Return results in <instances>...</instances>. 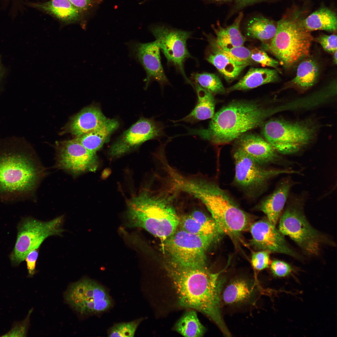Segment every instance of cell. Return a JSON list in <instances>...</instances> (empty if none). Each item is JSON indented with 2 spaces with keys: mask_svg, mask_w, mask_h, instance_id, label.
I'll return each mask as SVG.
<instances>
[{
  "mask_svg": "<svg viewBox=\"0 0 337 337\" xmlns=\"http://www.w3.org/2000/svg\"><path fill=\"white\" fill-rule=\"evenodd\" d=\"M164 267L178 295L180 305L201 312L212 320L226 336L231 334L222 313L220 299L225 278L207 266L188 267L168 261Z\"/></svg>",
  "mask_w": 337,
  "mask_h": 337,
  "instance_id": "1",
  "label": "cell"
},
{
  "mask_svg": "<svg viewBox=\"0 0 337 337\" xmlns=\"http://www.w3.org/2000/svg\"><path fill=\"white\" fill-rule=\"evenodd\" d=\"M25 140L15 136L0 139V199L5 201L32 197L46 170Z\"/></svg>",
  "mask_w": 337,
  "mask_h": 337,
  "instance_id": "2",
  "label": "cell"
},
{
  "mask_svg": "<svg viewBox=\"0 0 337 337\" xmlns=\"http://www.w3.org/2000/svg\"><path fill=\"white\" fill-rule=\"evenodd\" d=\"M276 110L259 101L233 100L214 114L207 128L189 129L188 134L198 135L215 145L229 144L262 125Z\"/></svg>",
  "mask_w": 337,
  "mask_h": 337,
  "instance_id": "3",
  "label": "cell"
},
{
  "mask_svg": "<svg viewBox=\"0 0 337 337\" xmlns=\"http://www.w3.org/2000/svg\"><path fill=\"white\" fill-rule=\"evenodd\" d=\"M174 196L162 192L153 194L144 191L133 198L127 205L128 225L143 228L165 240L179 224L180 218L173 204Z\"/></svg>",
  "mask_w": 337,
  "mask_h": 337,
  "instance_id": "4",
  "label": "cell"
},
{
  "mask_svg": "<svg viewBox=\"0 0 337 337\" xmlns=\"http://www.w3.org/2000/svg\"><path fill=\"white\" fill-rule=\"evenodd\" d=\"M313 40L310 32L304 27L303 19L294 14L278 21L274 36L268 42L262 43L261 47L288 68L309 56Z\"/></svg>",
  "mask_w": 337,
  "mask_h": 337,
  "instance_id": "5",
  "label": "cell"
},
{
  "mask_svg": "<svg viewBox=\"0 0 337 337\" xmlns=\"http://www.w3.org/2000/svg\"><path fill=\"white\" fill-rule=\"evenodd\" d=\"M200 200L224 234L232 238H239L252 223V216L241 209L229 193L217 183L207 180Z\"/></svg>",
  "mask_w": 337,
  "mask_h": 337,
  "instance_id": "6",
  "label": "cell"
},
{
  "mask_svg": "<svg viewBox=\"0 0 337 337\" xmlns=\"http://www.w3.org/2000/svg\"><path fill=\"white\" fill-rule=\"evenodd\" d=\"M279 219L278 229L284 236L293 241L307 255H318L327 237L312 226L305 215L302 199L297 197L288 199Z\"/></svg>",
  "mask_w": 337,
  "mask_h": 337,
  "instance_id": "7",
  "label": "cell"
},
{
  "mask_svg": "<svg viewBox=\"0 0 337 337\" xmlns=\"http://www.w3.org/2000/svg\"><path fill=\"white\" fill-rule=\"evenodd\" d=\"M264 139L280 154L296 153L314 139L317 127L312 122L291 121L282 119L269 120L263 124Z\"/></svg>",
  "mask_w": 337,
  "mask_h": 337,
  "instance_id": "8",
  "label": "cell"
},
{
  "mask_svg": "<svg viewBox=\"0 0 337 337\" xmlns=\"http://www.w3.org/2000/svg\"><path fill=\"white\" fill-rule=\"evenodd\" d=\"M234 184L247 197L255 198L267 188L270 181L283 174H300V171L290 168L267 167L254 160L242 151L235 149Z\"/></svg>",
  "mask_w": 337,
  "mask_h": 337,
  "instance_id": "9",
  "label": "cell"
},
{
  "mask_svg": "<svg viewBox=\"0 0 337 337\" xmlns=\"http://www.w3.org/2000/svg\"><path fill=\"white\" fill-rule=\"evenodd\" d=\"M213 238L193 234L181 227L164 240L169 261L188 267L206 266V253Z\"/></svg>",
  "mask_w": 337,
  "mask_h": 337,
  "instance_id": "10",
  "label": "cell"
},
{
  "mask_svg": "<svg viewBox=\"0 0 337 337\" xmlns=\"http://www.w3.org/2000/svg\"><path fill=\"white\" fill-rule=\"evenodd\" d=\"M64 218L62 215L47 221L31 217L25 219L19 227L15 245L11 256L12 263L17 265L24 261L30 252L38 249L48 237L61 236L65 231L62 227Z\"/></svg>",
  "mask_w": 337,
  "mask_h": 337,
  "instance_id": "11",
  "label": "cell"
},
{
  "mask_svg": "<svg viewBox=\"0 0 337 337\" xmlns=\"http://www.w3.org/2000/svg\"><path fill=\"white\" fill-rule=\"evenodd\" d=\"M150 30L167 59L168 64L175 67L186 82L193 87V84L186 75L184 66L186 60L193 58L186 44L192 32L162 25L153 26Z\"/></svg>",
  "mask_w": 337,
  "mask_h": 337,
  "instance_id": "12",
  "label": "cell"
},
{
  "mask_svg": "<svg viewBox=\"0 0 337 337\" xmlns=\"http://www.w3.org/2000/svg\"><path fill=\"white\" fill-rule=\"evenodd\" d=\"M55 167L76 177L94 171L98 165L96 153L85 148L76 138L57 142Z\"/></svg>",
  "mask_w": 337,
  "mask_h": 337,
  "instance_id": "13",
  "label": "cell"
},
{
  "mask_svg": "<svg viewBox=\"0 0 337 337\" xmlns=\"http://www.w3.org/2000/svg\"><path fill=\"white\" fill-rule=\"evenodd\" d=\"M164 125L153 119L141 118L125 131L110 147L113 157L122 155L139 147L145 142L164 136Z\"/></svg>",
  "mask_w": 337,
  "mask_h": 337,
  "instance_id": "14",
  "label": "cell"
},
{
  "mask_svg": "<svg viewBox=\"0 0 337 337\" xmlns=\"http://www.w3.org/2000/svg\"><path fill=\"white\" fill-rule=\"evenodd\" d=\"M130 56L139 62L146 74L145 88L153 81L161 86L169 84L161 61L160 48L155 41L143 43L135 41L127 43Z\"/></svg>",
  "mask_w": 337,
  "mask_h": 337,
  "instance_id": "15",
  "label": "cell"
},
{
  "mask_svg": "<svg viewBox=\"0 0 337 337\" xmlns=\"http://www.w3.org/2000/svg\"><path fill=\"white\" fill-rule=\"evenodd\" d=\"M267 219L252 223L249 228L251 244L257 249L281 253L298 258L299 255L290 247L284 236Z\"/></svg>",
  "mask_w": 337,
  "mask_h": 337,
  "instance_id": "16",
  "label": "cell"
},
{
  "mask_svg": "<svg viewBox=\"0 0 337 337\" xmlns=\"http://www.w3.org/2000/svg\"><path fill=\"white\" fill-rule=\"evenodd\" d=\"M235 149L242 151L257 163L266 166L285 162L282 157L264 138L245 133L236 140Z\"/></svg>",
  "mask_w": 337,
  "mask_h": 337,
  "instance_id": "17",
  "label": "cell"
},
{
  "mask_svg": "<svg viewBox=\"0 0 337 337\" xmlns=\"http://www.w3.org/2000/svg\"><path fill=\"white\" fill-rule=\"evenodd\" d=\"M255 282L246 277L239 276L229 280L225 278L220 293L221 304L237 307L250 303L257 293Z\"/></svg>",
  "mask_w": 337,
  "mask_h": 337,
  "instance_id": "18",
  "label": "cell"
},
{
  "mask_svg": "<svg viewBox=\"0 0 337 337\" xmlns=\"http://www.w3.org/2000/svg\"><path fill=\"white\" fill-rule=\"evenodd\" d=\"M294 182L290 178L281 180L274 191L265 198L258 205L267 219L276 226L282 214Z\"/></svg>",
  "mask_w": 337,
  "mask_h": 337,
  "instance_id": "19",
  "label": "cell"
},
{
  "mask_svg": "<svg viewBox=\"0 0 337 337\" xmlns=\"http://www.w3.org/2000/svg\"><path fill=\"white\" fill-rule=\"evenodd\" d=\"M181 227L190 233L215 240L223 234L212 218L199 210H195L180 220Z\"/></svg>",
  "mask_w": 337,
  "mask_h": 337,
  "instance_id": "20",
  "label": "cell"
},
{
  "mask_svg": "<svg viewBox=\"0 0 337 337\" xmlns=\"http://www.w3.org/2000/svg\"><path fill=\"white\" fill-rule=\"evenodd\" d=\"M107 119L99 107L89 106L72 118L68 125V130L77 137L96 129Z\"/></svg>",
  "mask_w": 337,
  "mask_h": 337,
  "instance_id": "21",
  "label": "cell"
},
{
  "mask_svg": "<svg viewBox=\"0 0 337 337\" xmlns=\"http://www.w3.org/2000/svg\"><path fill=\"white\" fill-rule=\"evenodd\" d=\"M206 36L210 50L206 60L214 66L227 81L236 79L246 66L236 64L219 50L215 38L208 35Z\"/></svg>",
  "mask_w": 337,
  "mask_h": 337,
  "instance_id": "22",
  "label": "cell"
},
{
  "mask_svg": "<svg viewBox=\"0 0 337 337\" xmlns=\"http://www.w3.org/2000/svg\"><path fill=\"white\" fill-rule=\"evenodd\" d=\"M193 85L198 96L195 107L188 115L174 122L183 121L193 124L213 117L216 103L213 95L198 84L194 83Z\"/></svg>",
  "mask_w": 337,
  "mask_h": 337,
  "instance_id": "23",
  "label": "cell"
},
{
  "mask_svg": "<svg viewBox=\"0 0 337 337\" xmlns=\"http://www.w3.org/2000/svg\"><path fill=\"white\" fill-rule=\"evenodd\" d=\"M279 80L276 70L251 68L239 81L228 88L227 92L250 89L266 84L275 82Z\"/></svg>",
  "mask_w": 337,
  "mask_h": 337,
  "instance_id": "24",
  "label": "cell"
},
{
  "mask_svg": "<svg viewBox=\"0 0 337 337\" xmlns=\"http://www.w3.org/2000/svg\"><path fill=\"white\" fill-rule=\"evenodd\" d=\"M119 125V123L116 120L108 118L96 129L76 138L88 150L96 153Z\"/></svg>",
  "mask_w": 337,
  "mask_h": 337,
  "instance_id": "25",
  "label": "cell"
},
{
  "mask_svg": "<svg viewBox=\"0 0 337 337\" xmlns=\"http://www.w3.org/2000/svg\"><path fill=\"white\" fill-rule=\"evenodd\" d=\"M29 5L65 22H75L80 17V11L68 0H50L42 3H31Z\"/></svg>",
  "mask_w": 337,
  "mask_h": 337,
  "instance_id": "26",
  "label": "cell"
},
{
  "mask_svg": "<svg viewBox=\"0 0 337 337\" xmlns=\"http://www.w3.org/2000/svg\"><path fill=\"white\" fill-rule=\"evenodd\" d=\"M243 17L240 12L230 26L226 28L218 24L217 28H214L216 35L215 38L218 46L221 49H230L243 46L246 41V37L241 33L240 26Z\"/></svg>",
  "mask_w": 337,
  "mask_h": 337,
  "instance_id": "27",
  "label": "cell"
},
{
  "mask_svg": "<svg viewBox=\"0 0 337 337\" xmlns=\"http://www.w3.org/2000/svg\"><path fill=\"white\" fill-rule=\"evenodd\" d=\"M277 25L272 20L258 16L251 19L247 23L245 31L247 35L266 43L274 36Z\"/></svg>",
  "mask_w": 337,
  "mask_h": 337,
  "instance_id": "28",
  "label": "cell"
},
{
  "mask_svg": "<svg viewBox=\"0 0 337 337\" xmlns=\"http://www.w3.org/2000/svg\"><path fill=\"white\" fill-rule=\"evenodd\" d=\"M303 23L310 32L316 30L335 32L337 27V16L335 12L330 9L322 8L303 19Z\"/></svg>",
  "mask_w": 337,
  "mask_h": 337,
  "instance_id": "29",
  "label": "cell"
},
{
  "mask_svg": "<svg viewBox=\"0 0 337 337\" xmlns=\"http://www.w3.org/2000/svg\"><path fill=\"white\" fill-rule=\"evenodd\" d=\"M319 66L312 58H307L299 64L295 76L290 82L292 85L305 90L312 86L319 75Z\"/></svg>",
  "mask_w": 337,
  "mask_h": 337,
  "instance_id": "30",
  "label": "cell"
},
{
  "mask_svg": "<svg viewBox=\"0 0 337 337\" xmlns=\"http://www.w3.org/2000/svg\"><path fill=\"white\" fill-rule=\"evenodd\" d=\"M174 330L185 337H202L206 330L194 310L185 313L176 324Z\"/></svg>",
  "mask_w": 337,
  "mask_h": 337,
  "instance_id": "31",
  "label": "cell"
},
{
  "mask_svg": "<svg viewBox=\"0 0 337 337\" xmlns=\"http://www.w3.org/2000/svg\"><path fill=\"white\" fill-rule=\"evenodd\" d=\"M191 78L193 82L213 95L224 94L226 92L221 81L216 74L208 72L194 73Z\"/></svg>",
  "mask_w": 337,
  "mask_h": 337,
  "instance_id": "32",
  "label": "cell"
},
{
  "mask_svg": "<svg viewBox=\"0 0 337 337\" xmlns=\"http://www.w3.org/2000/svg\"><path fill=\"white\" fill-rule=\"evenodd\" d=\"M217 46L223 53L237 65L247 66L250 64L252 60L250 50L243 46L227 49H221Z\"/></svg>",
  "mask_w": 337,
  "mask_h": 337,
  "instance_id": "33",
  "label": "cell"
},
{
  "mask_svg": "<svg viewBox=\"0 0 337 337\" xmlns=\"http://www.w3.org/2000/svg\"><path fill=\"white\" fill-rule=\"evenodd\" d=\"M142 318L128 322L121 323L114 325L110 330L109 337H133Z\"/></svg>",
  "mask_w": 337,
  "mask_h": 337,
  "instance_id": "34",
  "label": "cell"
},
{
  "mask_svg": "<svg viewBox=\"0 0 337 337\" xmlns=\"http://www.w3.org/2000/svg\"><path fill=\"white\" fill-rule=\"evenodd\" d=\"M93 287L95 294V313L106 310L112 305L110 296L104 288L94 281Z\"/></svg>",
  "mask_w": 337,
  "mask_h": 337,
  "instance_id": "35",
  "label": "cell"
},
{
  "mask_svg": "<svg viewBox=\"0 0 337 337\" xmlns=\"http://www.w3.org/2000/svg\"><path fill=\"white\" fill-rule=\"evenodd\" d=\"M250 51L251 60L261 64L263 66L277 68L279 65L277 61L269 56L262 49L255 47L250 50Z\"/></svg>",
  "mask_w": 337,
  "mask_h": 337,
  "instance_id": "36",
  "label": "cell"
},
{
  "mask_svg": "<svg viewBox=\"0 0 337 337\" xmlns=\"http://www.w3.org/2000/svg\"><path fill=\"white\" fill-rule=\"evenodd\" d=\"M270 253L266 250L253 252L251 262L254 268L260 271L268 267L270 263Z\"/></svg>",
  "mask_w": 337,
  "mask_h": 337,
  "instance_id": "37",
  "label": "cell"
},
{
  "mask_svg": "<svg viewBox=\"0 0 337 337\" xmlns=\"http://www.w3.org/2000/svg\"><path fill=\"white\" fill-rule=\"evenodd\" d=\"M271 269L274 276L276 277H282L289 275L293 269L287 263L278 260L273 261L271 264Z\"/></svg>",
  "mask_w": 337,
  "mask_h": 337,
  "instance_id": "38",
  "label": "cell"
},
{
  "mask_svg": "<svg viewBox=\"0 0 337 337\" xmlns=\"http://www.w3.org/2000/svg\"><path fill=\"white\" fill-rule=\"evenodd\" d=\"M315 41L319 42L324 50L328 53H333L337 51V36L336 35H321L316 38Z\"/></svg>",
  "mask_w": 337,
  "mask_h": 337,
  "instance_id": "39",
  "label": "cell"
},
{
  "mask_svg": "<svg viewBox=\"0 0 337 337\" xmlns=\"http://www.w3.org/2000/svg\"><path fill=\"white\" fill-rule=\"evenodd\" d=\"M29 316L23 321L15 324L11 330L3 336H25L27 335Z\"/></svg>",
  "mask_w": 337,
  "mask_h": 337,
  "instance_id": "40",
  "label": "cell"
},
{
  "mask_svg": "<svg viewBox=\"0 0 337 337\" xmlns=\"http://www.w3.org/2000/svg\"><path fill=\"white\" fill-rule=\"evenodd\" d=\"M38 250L36 249L30 252L25 259L28 271V276L32 277L35 272L36 264L38 256Z\"/></svg>",
  "mask_w": 337,
  "mask_h": 337,
  "instance_id": "41",
  "label": "cell"
},
{
  "mask_svg": "<svg viewBox=\"0 0 337 337\" xmlns=\"http://www.w3.org/2000/svg\"><path fill=\"white\" fill-rule=\"evenodd\" d=\"M79 11H85L92 7L99 0H68Z\"/></svg>",
  "mask_w": 337,
  "mask_h": 337,
  "instance_id": "42",
  "label": "cell"
},
{
  "mask_svg": "<svg viewBox=\"0 0 337 337\" xmlns=\"http://www.w3.org/2000/svg\"><path fill=\"white\" fill-rule=\"evenodd\" d=\"M266 0H235L236 8L240 9L253 4Z\"/></svg>",
  "mask_w": 337,
  "mask_h": 337,
  "instance_id": "43",
  "label": "cell"
},
{
  "mask_svg": "<svg viewBox=\"0 0 337 337\" xmlns=\"http://www.w3.org/2000/svg\"><path fill=\"white\" fill-rule=\"evenodd\" d=\"M3 69L0 60V80L2 78L3 74Z\"/></svg>",
  "mask_w": 337,
  "mask_h": 337,
  "instance_id": "44",
  "label": "cell"
},
{
  "mask_svg": "<svg viewBox=\"0 0 337 337\" xmlns=\"http://www.w3.org/2000/svg\"><path fill=\"white\" fill-rule=\"evenodd\" d=\"M337 51H335L333 53H334L333 61H334V62L335 64V65H336V64H337Z\"/></svg>",
  "mask_w": 337,
  "mask_h": 337,
  "instance_id": "45",
  "label": "cell"
},
{
  "mask_svg": "<svg viewBox=\"0 0 337 337\" xmlns=\"http://www.w3.org/2000/svg\"><path fill=\"white\" fill-rule=\"evenodd\" d=\"M214 2H222L230 1L231 0H210Z\"/></svg>",
  "mask_w": 337,
  "mask_h": 337,
  "instance_id": "46",
  "label": "cell"
}]
</instances>
